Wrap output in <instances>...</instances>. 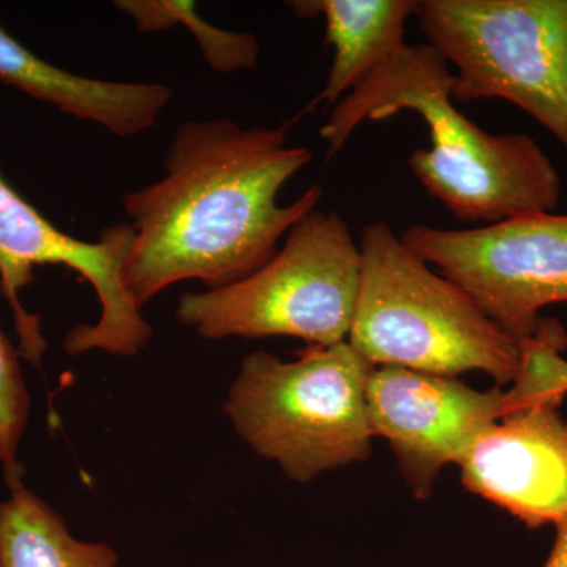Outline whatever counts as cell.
<instances>
[{
    "label": "cell",
    "mask_w": 567,
    "mask_h": 567,
    "mask_svg": "<svg viewBox=\"0 0 567 567\" xmlns=\"http://www.w3.org/2000/svg\"><path fill=\"white\" fill-rule=\"evenodd\" d=\"M559 406H514L458 465L466 491L532 529L567 516V420Z\"/></svg>",
    "instance_id": "10"
},
{
    "label": "cell",
    "mask_w": 567,
    "mask_h": 567,
    "mask_svg": "<svg viewBox=\"0 0 567 567\" xmlns=\"http://www.w3.org/2000/svg\"><path fill=\"white\" fill-rule=\"evenodd\" d=\"M453 81L431 44L405 43L331 110L320 128L328 158L363 123L412 111L429 126L431 148H416L406 164L429 196L457 219L491 226L555 212L561 178L543 148L528 134L480 128L454 104Z\"/></svg>",
    "instance_id": "2"
},
{
    "label": "cell",
    "mask_w": 567,
    "mask_h": 567,
    "mask_svg": "<svg viewBox=\"0 0 567 567\" xmlns=\"http://www.w3.org/2000/svg\"><path fill=\"white\" fill-rule=\"evenodd\" d=\"M511 410L502 386L477 391L456 377L380 365L368 382L372 434L385 439L413 494L429 498L446 465L464 461L481 435Z\"/></svg>",
    "instance_id": "9"
},
{
    "label": "cell",
    "mask_w": 567,
    "mask_h": 567,
    "mask_svg": "<svg viewBox=\"0 0 567 567\" xmlns=\"http://www.w3.org/2000/svg\"><path fill=\"white\" fill-rule=\"evenodd\" d=\"M401 237L516 341L535 334L540 309L567 303V215L532 213L466 230L415 224Z\"/></svg>",
    "instance_id": "8"
},
{
    "label": "cell",
    "mask_w": 567,
    "mask_h": 567,
    "mask_svg": "<svg viewBox=\"0 0 567 567\" xmlns=\"http://www.w3.org/2000/svg\"><path fill=\"white\" fill-rule=\"evenodd\" d=\"M361 279L360 245L336 212H311L286 244L240 281L182 295L178 322L200 338L303 339L334 346L349 338Z\"/></svg>",
    "instance_id": "5"
},
{
    "label": "cell",
    "mask_w": 567,
    "mask_h": 567,
    "mask_svg": "<svg viewBox=\"0 0 567 567\" xmlns=\"http://www.w3.org/2000/svg\"><path fill=\"white\" fill-rule=\"evenodd\" d=\"M290 9L300 18L322 17L324 40L334 50L323 91L306 107H334L385 59L405 44V25L416 0H298Z\"/></svg>",
    "instance_id": "12"
},
{
    "label": "cell",
    "mask_w": 567,
    "mask_h": 567,
    "mask_svg": "<svg viewBox=\"0 0 567 567\" xmlns=\"http://www.w3.org/2000/svg\"><path fill=\"white\" fill-rule=\"evenodd\" d=\"M0 81L118 137L151 130L173 99L159 82H112L51 65L0 28Z\"/></svg>",
    "instance_id": "11"
},
{
    "label": "cell",
    "mask_w": 567,
    "mask_h": 567,
    "mask_svg": "<svg viewBox=\"0 0 567 567\" xmlns=\"http://www.w3.org/2000/svg\"><path fill=\"white\" fill-rule=\"evenodd\" d=\"M134 245L130 223L104 229L99 241H82L62 233L0 175V287L13 311L20 354L39 365L47 341L40 319L25 311L20 290L33 281L39 265H63L85 279L102 305L95 323L71 328L66 353L99 352L134 357L152 339V324L142 316L125 286V267Z\"/></svg>",
    "instance_id": "7"
},
{
    "label": "cell",
    "mask_w": 567,
    "mask_h": 567,
    "mask_svg": "<svg viewBox=\"0 0 567 567\" xmlns=\"http://www.w3.org/2000/svg\"><path fill=\"white\" fill-rule=\"evenodd\" d=\"M117 9L125 11L136 21L141 32L162 31L175 22H182L192 29L194 37L203 47L205 61L212 69L233 73L254 69L259 59V41L251 33H235L212 28L200 20L192 2H115Z\"/></svg>",
    "instance_id": "14"
},
{
    "label": "cell",
    "mask_w": 567,
    "mask_h": 567,
    "mask_svg": "<svg viewBox=\"0 0 567 567\" xmlns=\"http://www.w3.org/2000/svg\"><path fill=\"white\" fill-rule=\"evenodd\" d=\"M566 347L565 339L543 336L525 349V365L537 390L561 402L567 395V360L563 357Z\"/></svg>",
    "instance_id": "16"
},
{
    "label": "cell",
    "mask_w": 567,
    "mask_h": 567,
    "mask_svg": "<svg viewBox=\"0 0 567 567\" xmlns=\"http://www.w3.org/2000/svg\"><path fill=\"white\" fill-rule=\"evenodd\" d=\"M374 368L349 341L309 346L293 361L256 352L241 363L224 412L257 454L309 483L371 454Z\"/></svg>",
    "instance_id": "4"
},
{
    "label": "cell",
    "mask_w": 567,
    "mask_h": 567,
    "mask_svg": "<svg viewBox=\"0 0 567 567\" xmlns=\"http://www.w3.org/2000/svg\"><path fill=\"white\" fill-rule=\"evenodd\" d=\"M7 483L10 498L0 503V567H117L110 544L76 539L21 476Z\"/></svg>",
    "instance_id": "13"
},
{
    "label": "cell",
    "mask_w": 567,
    "mask_h": 567,
    "mask_svg": "<svg viewBox=\"0 0 567 567\" xmlns=\"http://www.w3.org/2000/svg\"><path fill=\"white\" fill-rule=\"evenodd\" d=\"M18 357L20 350H14L0 331V462L6 466L7 480L21 476L17 451L31 404Z\"/></svg>",
    "instance_id": "15"
},
{
    "label": "cell",
    "mask_w": 567,
    "mask_h": 567,
    "mask_svg": "<svg viewBox=\"0 0 567 567\" xmlns=\"http://www.w3.org/2000/svg\"><path fill=\"white\" fill-rule=\"evenodd\" d=\"M555 527H557V536L544 567H567V516L561 518Z\"/></svg>",
    "instance_id": "17"
},
{
    "label": "cell",
    "mask_w": 567,
    "mask_h": 567,
    "mask_svg": "<svg viewBox=\"0 0 567 567\" xmlns=\"http://www.w3.org/2000/svg\"><path fill=\"white\" fill-rule=\"evenodd\" d=\"M415 18L453 100L516 104L567 151V0H416Z\"/></svg>",
    "instance_id": "6"
},
{
    "label": "cell",
    "mask_w": 567,
    "mask_h": 567,
    "mask_svg": "<svg viewBox=\"0 0 567 567\" xmlns=\"http://www.w3.org/2000/svg\"><path fill=\"white\" fill-rule=\"evenodd\" d=\"M287 126L241 128L227 118L177 126L164 177L123 196L134 230L125 286L134 303L186 279L212 289L252 275L278 252L279 240L315 212L312 185L290 205L278 196L312 153L287 144Z\"/></svg>",
    "instance_id": "1"
},
{
    "label": "cell",
    "mask_w": 567,
    "mask_h": 567,
    "mask_svg": "<svg viewBox=\"0 0 567 567\" xmlns=\"http://www.w3.org/2000/svg\"><path fill=\"white\" fill-rule=\"evenodd\" d=\"M361 279L349 344L375 368L457 377L481 371L511 385L520 344L464 289L429 268L385 221L361 235Z\"/></svg>",
    "instance_id": "3"
}]
</instances>
